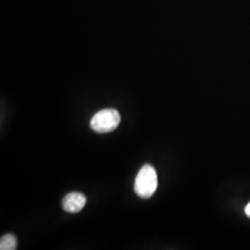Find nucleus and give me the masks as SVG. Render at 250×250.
<instances>
[{
  "label": "nucleus",
  "instance_id": "1",
  "mask_svg": "<svg viewBox=\"0 0 250 250\" xmlns=\"http://www.w3.org/2000/svg\"><path fill=\"white\" fill-rule=\"evenodd\" d=\"M158 188V175L155 168L146 164L137 173L134 182V192L138 197L149 198Z\"/></svg>",
  "mask_w": 250,
  "mask_h": 250
},
{
  "label": "nucleus",
  "instance_id": "2",
  "mask_svg": "<svg viewBox=\"0 0 250 250\" xmlns=\"http://www.w3.org/2000/svg\"><path fill=\"white\" fill-rule=\"evenodd\" d=\"M121 123V115L114 108H105L97 112L90 122V127L99 134H107L114 131Z\"/></svg>",
  "mask_w": 250,
  "mask_h": 250
},
{
  "label": "nucleus",
  "instance_id": "3",
  "mask_svg": "<svg viewBox=\"0 0 250 250\" xmlns=\"http://www.w3.org/2000/svg\"><path fill=\"white\" fill-rule=\"evenodd\" d=\"M86 204V197L78 192H72L63 198V209L69 213H77Z\"/></svg>",
  "mask_w": 250,
  "mask_h": 250
},
{
  "label": "nucleus",
  "instance_id": "4",
  "mask_svg": "<svg viewBox=\"0 0 250 250\" xmlns=\"http://www.w3.org/2000/svg\"><path fill=\"white\" fill-rule=\"evenodd\" d=\"M18 247V241L14 234L7 233L0 239V250H14Z\"/></svg>",
  "mask_w": 250,
  "mask_h": 250
},
{
  "label": "nucleus",
  "instance_id": "5",
  "mask_svg": "<svg viewBox=\"0 0 250 250\" xmlns=\"http://www.w3.org/2000/svg\"><path fill=\"white\" fill-rule=\"evenodd\" d=\"M245 212H246V214L248 215L249 217L250 218V202L247 205L246 207V208H245Z\"/></svg>",
  "mask_w": 250,
  "mask_h": 250
}]
</instances>
